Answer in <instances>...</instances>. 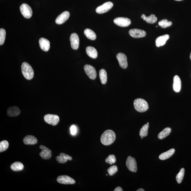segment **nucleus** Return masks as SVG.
I'll list each match as a JSON object with an SVG mask.
<instances>
[{"mask_svg":"<svg viewBox=\"0 0 191 191\" xmlns=\"http://www.w3.org/2000/svg\"><path fill=\"white\" fill-rule=\"evenodd\" d=\"M113 6L112 3L108 1L98 7L96 9V12L99 14L105 13L111 9Z\"/></svg>","mask_w":191,"mask_h":191,"instance_id":"nucleus-8","label":"nucleus"},{"mask_svg":"<svg viewBox=\"0 0 191 191\" xmlns=\"http://www.w3.org/2000/svg\"><path fill=\"white\" fill-rule=\"evenodd\" d=\"M173 88L174 91L175 92H179L181 90V81L178 75H176L174 77Z\"/></svg>","mask_w":191,"mask_h":191,"instance_id":"nucleus-18","label":"nucleus"},{"mask_svg":"<svg viewBox=\"0 0 191 191\" xmlns=\"http://www.w3.org/2000/svg\"><path fill=\"white\" fill-rule=\"evenodd\" d=\"M141 137V139H143V137Z\"/></svg>","mask_w":191,"mask_h":191,"instance_id":"nucleus-41","label":"nucleus"},{"mask_svg":"<svg viewBox=\"0 0 191 191\" xmlns=\"http://www.w3.org/2000/svg\"><path fill=\"white\" fill-rule=\"evenodd\" d=\"M69 16L70 14L69 12L67 11L63 12L56 18L55 22L58 24H63L68 20Z\"/></svg>","mask_w":191,"mask_h":191,"instance_id":"nucleus-15","label":"nucleus"},{"mask_svg":"<svg viewBox=\"0 0 191 191\" xmlns=\"http://www.w3.org/2000/svg\"><path fill=\"white\" fill-rule=\"evenodd\" d=\"M141 17L144 21H145L149 24H154L157 21V18L154 14H151L148 17L146 16L144 14H142Z\"/></svg>","mask_w":191,"mask_h":191,"instance_id":"nucleus-24","label":"nucleus"},{"mask_svg":"<svg viewBox=\"0 0 191 191\" xmlns=\"http://www.w3.org/2000/svg\"><path fill=\"white\" fill-rule=\"evenodd\" d=\"M99 77H100L101 83L103 84H106L107 80V73L105 69H101L99 72Z\"/></svg>","mask_w":191,"mask_h":191,"instance_id":"nucleus-27","label":"nucleus"},{"mask_svg":"<svg viewBox=\"0 0 191 191\" xmlns=\"http://www.w3.org/2000/svg\"><path fill=\"white\" fill-rule=\"evenodd\" d=\"M175 150L174 149H171L168 151L161 154L159 156L160 160H165L169 159L174 154Z\"/></svg>","mask_w":191,"mask_h":191,"instance_id":"nucleus-23","label":"nucleus"},{"mask_svg":"<svg viewBox=\"0 0 191 191\" xmlns=\"http://www.w3.org/2000/svg\"><path fill=\"white\" fill-rule=\"evenodd\" d=\"M86 52L91 58L95 59L97 58L98 53L95 48L92 46H88L86 48Z\"/></svg>","mask_w":191,"mask_h":191,"instance_id":"nucleus-22","label":"nucleus"},{"mask_svg":"<svg viewBox=\"0 0 191 191\" xmlns=\"http://www.w3.org/2000/svg\"><path fill=\"white\" fill-rule=\"evenodd\" d=\"M149 127V124H147L143 125L141 128L139 133V135L141 137H145L147 136Z\"/></svg>","mask_w":191,"mask_h":191,"instance_id":"nucleus-29","label":"nucleus"},{"mask_svg":"<svg viewBox=\"0 0 191 191\" xmlns=\"http://www.w3.org/2000/svg\"><path fill=\"white\" fill-rule=\"evenodd\" d=\"M129 34L132 37L135 38H142L145 37L146 35L145 31L138 29H130Z\"/></svg>","mask_w":191,"mask_h":191,"instance_id":"nucleus-13","label":"nucleus"},{"mask_svg":"<svg viewBox=\"0 0 191 191\" xmlns=\"http://www.w3.org/2000/svg\"><path fill=\"white\" fill-rule=\"evenodd\" d=\"M126 165L127 168L131 172H136L137 170V164L135 159L129 156L127 158Z\"/></svg>","mask_w":191,"mask_h":191,"instance_id":"nucleus-6","label":"nucleus"},{"mask_svg":"<svg viewBox=\"0 0 191 191\" xmlns=\"http://www.w3.org/2000/svg\"><path fill=\"white\" fill-rule=\"evenodd\" d=\"M57 181L58 183L64 184H73L75 183V180L67 175H60Z\"/></svg>","mask_w":191,"mask_h":191,"instance_id":"nucleus-10","label":"nucleus"},{"mask_svg":"<svg viewBox=\"0 0 191 191\" xmlns=\"http://www.w3.org/2000/svg\"><path fill=\"white\" fill-rule=\"evenodd\" d=\"M85 73L91 80H95L97 76V73L95 68L91 65H86L84 67Z\"/></svg>","mask_w":191,"mask_h":191,"instance_id":"nucleus-9","label":"nucleus"},{"mask_svg":"<svg viewBox=\"0 0 191 191\" xmlns=\"http://www.w3.org/2000/svg\"><path fill=\"white\" fill-rule=\"evenodd\" d=\"M190 60H191V53H190Z\"/></svg>","mask_w":191,"mask_h":191,"instance_id":"nucleus-39","label":"nucleus"},{"mask_svg":"<svg viewBox=\"0 0 191 191\" xmlns=\"http://www.w3.org/2000/svg\"><path fill=\"white\" fill-rule=\"evenodd\" d=\"M39 44L40 48L44 52H48L50 48V43L49 40L46 38H41L39 40Z\"/></svg>","mask_w":191,"mask_h":191,"instance_id":"nucleus-16","label":"nucleus"},{"mask_svg":"<svg viewBox=\"0 0 191 191\" xmlns=\"http://www.w3.org/2000/svg\"><path fill=\"white\" fill-rule=\"evenodd\" d=\"M114 191H122L123 190L122 188L120 187H118L116 188L115 189H114Z\"/></svg>","mask_w":191,"mask_h":191,"instance_id":"nucleus-37","label":"nucleus"},{"mask_svg":"<svg viewBox=\"0 0 191 191\" xmlns=\"http://www.w3.org/2000/svg\"><path fill=\"white\" fill-rule=\"evenodd\" d=\"M11 169L14 171H21L24 169V165L22 163L17 161L11 164Z\"/></svg>","mask_w":191,"mask_h":191,"instance_id":"nucleus-25","label":"nucleus"},{"mask_svg":"<svg viewBox=\"0 0 191 191\" xmlns=\"http://www.w3.org/2000/svg\"><path fill=\"white\" fill-rule=\"evenodd\" d=\"M56 159L59 163L64 164L67 162V160H72V158L70 155L63 153H60L59 156L56 157Z\"/></svg>","mask_w":191,"mask_h":191,"instance_id":"nucleus-17","label":"nucleus"},{"mask_svg":"<svg viewBox=\"0 0 191 191\" xmlns=\"http://www.w3.org/2000/svg\"><path fill=\"white\" fill-rule=\"evenodd\" d=\"M22 72L25 78L27 80H31L33 78L34 73L31 65L26 62L23 63L21 65Z\"/></svg>","mask_w":191,"mask_h":191,"instance_id":"nucleus-2","label":"nucleus"},{"mask_svg":"<svg viewBox=\"0 0 191 191\" xmlns=\"http://www.w3.org/2000/svg\"><path fill=\"white\" fill-rule=\"evenodd\" d=\"M20 110L18 107L14 106L10 107L7 110V115L9 116H16L19 115Z\"/></svg>","mask_w":191,"mask_h":191,"instance_id":"nucleus-19","label":"nucleus"},{"mask_svg":"<svg viewBox=\"0 0 191 191\" xmlns=\"http://www.w3.org/2000/svg\"><path fill=\"white\" fill-rule=\"evenodd\" d=\"M24 143L26 145H34L36 144L38 140L35 136L32 135H27L24 138L23 140Z\"/></svg>","mask_w":191,"mask_h":191,"instance_id":"nucleus-21","label":"nucleus"},{"mask_svg":"<svg viewBox=\"0 0 191 191\" xmlns=\"http://www.w3.org/2000/svg\"><path fill=\"white\" fill-rule=\"evenodd\" d=\"M85 36L88 39L91 40H94L96 38V35L95 33L92 30L88 29H85L84 31Z\"/></svg>","mask_w":191,"mask_h":191,"instance_id":"nucleus-28","label":"nucleus"},{"mask_svg":"<svg viewBox=\"0 0 191 191\" xmlns=\"http://www.w3.org/2000/svg\"><path fill=\"white\" fill-rule=\"evenodd\" d=\"M147 124H149V122H147Z\"/></svg>","mask_w":191,"mask_h":191,"instance_id":"nucleus-42","label":"nucleus"},{"mask_svg":"<svg viewBox=\"0 0 191 191\" xmlns=\"http://www.w3.org/2000/svg\"><path fill=\"white\" fill-rule=\"evenodd\" d=\"M6 31L4 29H0V45H2L4 44L5 39Z\"/></svg>","mask_w":191,"mask_h":191,"instance_id":"nucleus-34","label":"nucleus"},{"mask_svg":"<svg viewBox=\"0 0 191 191\" xmlns=\"http://www.w3.org/2000/svg\"><path fill=\"white\" fill-rule=\"evenodd\" d=\"M9 143L7 141L4 140L0 142V152H4L7 150L9 147Z\"/></svg>","mask_w":191,"mask_h":191,"instance_id":"nucleus-32","label":"nucleus"},{"mask_svg":"<svg viewBox=\"0 0 191 191\" xmlns=\"http://www.w3.org/2000/svg\"><path fill=\"white\" fill-rule=\"evenodd\" d=\"M144 191L145 190H144V189L142 188L139 189H138V190H137V191Z\"/></svg>","mask_w":191,"mask_h":191,"instance_id":"nucleus-38","label":"nucleus"},{"mask_svg":"<svg viewBox=\"0 0 191 191\" xmlns=\"http://www.w3.org/2000/svg\"><path fill=\"white\" fill-rule=\"evenodd\" d=\"M44 120L46 123L52 126L57 125L59 122V117L56 115L48 114L45 115Z\"/></svg>","mask_w":191,"mask_h":191,"instance_id":"nucleus-5","label":"nucleus"},{"mask_svg":"<svg viewBox=\"0 0 191 191\" xmlns=\"http://www.w3.org/2000/svg\"><path fill=\"white\" fill-rule=\"evenodd\" d=\"M39 148L42 150L39 155L43 159L48 160L52 157V152L50 149L43 145H40Z\"/></svg>","mask_w":191,"mask_h":191,"instance_id":"nucleus-11","label":"nucleus"},{"mask_svg":"<svg viewBox=\"0 0 191 191\" xmlns=\"http://www.w3.org/2000/svg\"><path fill=\"white\" fill-rule=\"evenodd\" d=\"M116 139L115 133L113 130H108L102 133L101 137V141L103 145H109L113 143Z\"/></svg>","mask_w":191,"mask_h":191,"instance_id":"nucleus-1","label":"nucleus"},{"mask_svg":"<svg viewBox=\"0 0 191 191\" xmlns=\"http://www.w3.org/2000/svg\"><path fill=\"white\" fill-rule=\"evenodd\" d=\"M70 131L71 134L72 135H75L77 133V129L75 126L73 125L71 126L70 128Z\"/></svg>","mask_w":191,"mask_h":191,"instance_id":"nucleus-36","label":"nucleus"},{"mask_svg":"<svg viewBox=\"0 0 191 191\" xmlns=\"http://www.w3.org/2000/svg\"><path fill=\"white\" fill-rule=\"evenodd\" d=\"M116 58L119 62L120 66L123 69H125L128 66L126 56L122 53H119L116 55Z\"/></svg>","mask_w":191,"mask_h":191,"instance_id":"nucleus-12","label":"nucleus"},{"mask_svg":"<svg viewBox=\"0 0 191 191\" xmlns=\"http://www.w3.org/2000/svg\"><path fill=\"white\" fill-rule=\"evenodd\" d=\"M172 23L171 21H168L167 19H164L160 21L158 23L159 25L163 28H165L170 27L172 25Z\"/></svg>","mask_w":191,"mask_h":191,"instance_id":"nucleus-30","label":"nucleus"},{"mask_svg":"<svg viewBox=\"0 0 191 191\" xmlns=\"http://www.w3.org/2000/svg\"><path fill=\"white\" fill-rule=\"evenodd\" d=\"M114 24L122 27H126L131 24V20L129 18L124 17H118L114 20Z\"/></svg>","mask_w":191,"mask_h":191,"instance_id":"nucleus-7","label":"nucleus"},{"mask_svg":"<svg viewBox=\"0 0 191 191\" xmlns=\"http://www.w3.org/2000/svg\"><path fill=\"white\" fill-rule=\"evenodd\" d=\"M70 40L71 47L72 49L74 50L78 49L80 44V39L77 34L75 33L71 34Z\"/></svg>","mask_w":191,"mask_h":191,"instance_id":"nucleus-14","label":"nucleus"},{"mask_svg":"<svg viewBox=\"0 0 191 191\" xmlns=\"http://www.w3.org/2000/svg\"><path fill=\"white\" fill-rule=\"evenodd\" d=\"M169 38V35H164L158 37L155 41L156 46L159 47L160 46H163L165 44L166 42Z\"/></svg>","mask_w":191,"mask_h":191,"instance_id":"nucleus-20","label":"nucleus"},{"mask_svg":"<svg viewBox=\"0 0 191 191\" xmlns=\"http://www.w3.org/2000/svg\"><path fill=\"white\" fill-rule=\"evenodd\" d=\"M175 1H182V0H175Z\"/></svg>","mask_w":191,"mask_h":191,"instance_id":"nucleus-40","label":"nucleus"},{"mask_svg":"<svg viewBox=\"0 0 191 191\" xmlns=\"http://www.w3.org/2000/svg\"><path fill=\"white\" fill-rule=\"evenodd\" d=\"M20 12L25 18H29L32 17L33 12L31 8L27 4H23L20 7Z\"/></svg>","mask_w":191,"mask_h":191,"instance_id":"nucleus-4","label":"nucleus"},{"mask_svg":"<svg viewBox=\"0 0 191 191\" xmlns=\"http://www.w3.org/2000/svg\"><path fill=\"white\" fill-rule=\"evenodd\" d=\"M105 162L110 164H112L115 163L116 159L114 155H110L105 160Z\"/></svg>","mask_w":191,"mask_h":191,"instance_id":"nucleus-33","label":"nucleus"},{"mask_svg":"<svg viewBox=\"0 0 191 191\" xmlns=\"http://www.w3.org/2000/svg\"><path fill=\"white\" fill-rule=\"evenodd\" d=\"M171 132V129L170 127H167L162 131H161L158 135V139H164L170 135Z\"/></svg>","mask_w":191,"mask_h":191,"instance_id":"nucleus-26","label":"nucleus"},{"mask_svg":"<svg viewBox=\"0 0 191 191\" xmlns=\"http://www.w3.org/2000/svg\"><path fill=\"white\" fill-rule=\"evenodd\" d=\"M118 171V168L116 165H113L110 167L107 170L109 175L111 176H112L116 173Z\"/></svg>","mask_w":191,"mask_h":191,"instance_id":"nucleus-35","label":"nucleus"},{"mask_svg":"<svg viewBox=\"0 0 191 191\" xmlns=\"http://www.w3.org/2000/svg\"><path fill=\"white\" fill-rule=\"evenodd\" d=\"M185 169L184 168H182L180 170L179 173L177 175L176 177V180L178 184H180L181 182L184 178V175Z\"/></svg>","mask_w":191,"mask_h":191,"instance_id":"nucleus-31","label":"nucleus"},{"mask_svg":"<svg viewBox=\"0 0 191 191\" xmlns=\"http://www.w3.org/2000/svg\"><path fill=\"white\" fill-rule=\"evenodd\" d=\"M133 104L135 109L139 112H144L148 109V104L144 99H136L135 100Z\"/></svg>","mask_w":191,"mask_h":191,"instance_id":"nucleus-3","label":"nucleus"}]
</instances>
